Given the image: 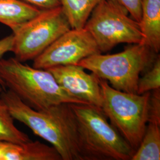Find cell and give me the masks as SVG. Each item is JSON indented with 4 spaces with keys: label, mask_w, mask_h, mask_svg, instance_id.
Wrapping results in <instances>:
<instances>
[{
    "label": "cell",
    "mask_w": 160,
    "mask_h": 160,
    "mask_svg": "<svg viewBox=\"0 0 160 160\" xmlns=\"http://www.w3.org/2000/svg\"><path fill=\"white\" fill-rule=\"evenodd\" d=\"M0 98L7 104L14 119L51 143L62 160H84L78 143L76 121L71 103L36 110L9 90L1 92Z\"/></svg>",
    "instance_id": "1"
},
{
    "label": "cell",
    "mask_w": 160,
    "mask_h": 160,
    "mask_svg": "<svg viewBox=\"0 0 160 160\" xmlns=\"http://www.w3.org/2000/svg\"><path fill=\"white\" fill-rule=\"evenodd\" d=\"M0 78L6 88L36 110L63 103L88 104L64 90L48 70L30 67L15 57L0 59Z\"/></svg>",
    "instance_id": "2"
},
{
    "label": "cell",
    "mask_w": 160,
    "mask_h": 160,
    "mask_svg": "<svg viewBox=\"0 0 160 160\" xmlns=\"http://www.w3.org/2000/svg\"><path fill=\"white\" fill-rule=\"evenodd\" d=\"M70 105L84 160H131L135 151L109 123L102 109L90 104Z\"/></svg>",
    "instance_id": "3"
},
{
    "label": "cell",
    "mask_w": 160,
    "mask_h": 160,
    "mask_svg": "<svg viewBox=\"0 0 160 160\" xmlns=\"http://www.w3.org/2000/svg\"><path fill=\"white\" fill-rule=\"evenodd\" d=\"M155 55L143 43L131 44L117 53L92 55L78 65L107 81L116 90L137 94L140 74L152 65Z\"/></svg>",
    "instance_id": "4"
},
{
    "label": "cell",
    "mask_w": 160,
    "mask_h": 160,
    "mask_svg": "<svg viewBox=\"0 0 160 160\" xmlns=\"http://www.w3.org/2000/svg\"><path fill=\"white\" fill-rule=\"evenodd\" d=\"M101 109L111 124L135 151L138 148L148 122L151 92L138 94L116 90L99 78Z\"/></svg>",
    "instance_id": "5"
},
{
    "label": "cell",
    "mask_w": 160,
    "mask_h": 160,
    "mask_svg": "<svg viewBox=\"0 0 160 160\" xmlns=\"http://www.w3.org/2000/svg\"><path fill=\"white\" fill-rule=\"evenodd\" d=\"M86 29L93 38L101 53L121 43L137 44L142 41L139 23L129 16L116 0H103L92 12Z\"/></svg>",
    "instance_id": "6"
},
{
    "label": "cell",
    "mask_w": 160,
    "mask_h": 160,
    "mask_svg": "<svg viewBox=\"0 0 160 160\" xmlns=\"http://www.w3.org/2000/svg\"><path fill=\"white\" fill-rule=\"evenodd\" d=\"M71 29L61 6L40 12L12 32V52L19 61L33 60Z\"/></svg>",
    "instance_id": "7"
},
{
    "label": "cell",
    "mask_w": 160,
    "mask_h": 160,
    "mask_svg": "<svg viewBox=\"0 0 160 160\" xmlns=\"http://www.w3.org/2000/svg\"><path fill=\"white\" fill-rule=\"evenodd\" d=\"M99 53L95 40L86 29H71L33 59V67L46 69L78 65L83 59Z\"/></svg>",
    "instance_id": "8"
},
{
    "label": "cell",
    "mask_w": 160,
    "mask_h": 160,
    "mask_svg": "<svg viewBox=\"0 0 160 160\" xmlns=\"http://www.w3.org/2000/svg\"><path fill=\"white\" fill-rule=\"evenodd\" d=\"M46 69L69 94L101 109L102 90L97 75L92 72L87 74L84 68L78 65H60Z\"/></svg>",
    "instance_id": "9"
},
{
    "label": "cell",
    "mask_w": 160,
    "mask_h": 160,
    "mask_svg": "<svg viewBox=\"0 0 160 160\" xmlns=\"http://www.w3.org/2000/svg\"><path fill=\"white\" fill-rule=\"evenodd\" d=\"M148 126L131 160H160V95L153 93L149 98Z\"/></svg>",
    "instance_id": "10"
},
{
    "label": "cell",
    "mask_w": 160,
    "mask_h": 160,
    "mask_svg": "<svg viewBox=\"0 0 160 160\" xmlns=\"http://www.w3.org/2000/svg\"><path fill=\"white\" fill-rule=\"evenodd\" d=\"M0 160H62L53 147L38 141L25 143L0 141Z\"/></svg>",
    "instance_id": "11"
},
{
    "label": "cell",
    "mask_w": 160,
    "mask_h": 160,
    "mask_svg": "<svg viewBox=\"0 0 160 160\" xmlns=\"http://www.w3.org/2000/svg\"><path fill=\"white\" fill-rule=\"evenodd\" d=\"M139 25L143 43L155 53L160 50V0H142Z\"/></svg>",
    "instance_id": "12"
},
{
    "label": "cell",
    "mask_w": 160,
    "mask_h": 160,
    "mask_svg": "<svg viewBox=\"0 0 160 160\" xmlns=\"http://www.w3.org/2000/svg\"><path fill=\"white\" fill-rule=\"evenodd\" d=\"M40 10L22 0H0V23L14 32Z\"/></svg>",
    "instance_id": "13"
},
{
    "label": "cell",
    "mask_w": 160,
    "mask_h": 160,
    "mask_svg": "<svg viewBox=\"0 0 160 160\" xmlns=\"http://www.w3.org/2000/svg\"><path fill=\"white\" fill-rule=\"evenodd\" d=\"M71 29L84 28L95 7L103 0H59Z\"/></svg>",
    "instance_id": "14"
},
{
    "label": "cell",
    "mask_w": 160,
    "mask_h": 160,
    "mask_svg": "<svg viewBox=\"0 0 160 160\" xmlns=\"http://www.w3.org/2000/svg\"><path fill=\"white\" fill-rule=\"evenodd\" d=\"M14 120L7 104L0 98V141L21 143L31 141L26 133L15 126Z\"/></svg>",
    "instance_id": "15"
},
{
    "label": "cell",
    "mask_w": 160,
    "mask_h": 160,
    "mask_svg": "<svg viewBox=\"0 0 160 160\" xmlns=\"http://www.w3.org/2000/svg\"><path fill=\"white\" fill-rule=\"evenodd\" d=\"M142 77L139 78L138 83V94H142L160 88V57L158 55Z\"/></svg>",
    "instance_id": "16"
},
{
    "label": "cell",
    "mask_w": 160,
    "mask_h": 160,
    "mask_svg": "<svg viewBox=\"0 0 160 160\" xmlns=\"http://www.w3.org/2000/svg\"><path fill=\"white\" fill-rule=\"evenodd\" d=\"M131 15L132 18L139 23L141 17L142 0H116Z\"/></svg>",
    "instance_id": "17"
},
{
    "label": "cell",
    "mask_w": 160,
    "mask_h": 160,
    "mask_svg": "<svg viewBox=\"0 0 160 160\" xmlns=\"http://www.w3.org/2000/svg\"><path fill=\"white\" fill-rule=\"evenodd\" d=\"M13 42V35L12 33L9 36L0 39V59L3 58V56L6 53L12 52ZM0 85L2 88L6 90V87L3 81L0 78Z\"/></svg>",
    "instance_id": "18"
},
{
    "label": "cell",
    "mask_w": 160,
    "mask_h": 160,
    "mask_svg": "<svg viewBox=\"0 0 160 160\" xmlns=\"http://www.w3.org/2000/svg\"><path fill=\"white\" fill-rule=\"evenodd\" d=\"M40 9H47L61 6L59 0H22Z\"/></svg>",
    "instance_id": "19"
},
{
    "label": "cell",
    "mask_w": 160,
    "mask_h": 160,
    "mask_svg": "<svg viewBox=\"0 0 160 160\" xmlns=\"http://www.w3.org/2000/svg\"><path fill=\"white\" fill-rule=\"evenodd\" d=\"M3 90H4V89L2 88V86L0 85V93H1V92H2Z\"/></svg>",
    "instance_id": "20"
}]
</instances>
